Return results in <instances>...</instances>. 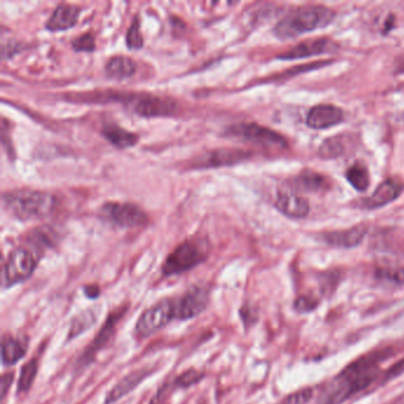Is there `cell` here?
I'll list each match as a JSON object with an SVG mask.
<instances>
[{
    "label": "cell",
    "instance_id": "cell-1",
    "mask_svg": "<svg viewBox=\"0 0 404 404\" xmlns=\"http://www.w3.org/2000/svg\"><path fill=\"white\" fill-rule=\"evenodd\" d=\"M386 351L363 355L329 381L315 386V404H341L355 393L367 389L374 382L379 372V364Z\"/></svg>",
    "mask_w": 404,
    "mask_h": 404
},
{
    "label": "cell",
    "instance_id": "cell-2",
    "mask_svg": "<svg viewBox=\"0 0 404 404\" xmlns=\"http://www.w3.org/2000/svg\"><path fill=\"white\" fill-rule=\"evenodd\" d=\"M336 12L322 5H306L292 10L274 27L280 39L299 37L301 34L325 27L334 22Z\"/></svg>",
    "mask_w": 404,
    "mask_h": 404
},
{
    "label": "cell",
    "instance_id": "cell-3",
    "mask_svg": "<svg viewBox=\"0 0 404 404\" xmlns=\"http://www.w3.org/2000/svg\"><path fill=\"white\" fill-rule=\"evenodd\" d=\"M3 204L13 217L32 221L51 215L56 206V197L49 192L24 189L4 194Z\"/></svg>",
    "mask_w": 404,
    "mask_h": 404
},
{
    "label": "cell",
    "instance_id": "cell-4",
    "mask_svg": "<svg viewBox=\"0 0 404 404\" xmlns=\"http://www.w3.org/2000/svg\"><path fill=\"white\" fill-rule=\"evenodd\" d=\"M208 258V244L199 239L184 241L165 260L163 277H175L194 270Z\"/></svg>",
    "mask_w": 404,
    "mask_h": 404
},
{
    "label": "cell",
    "instance_id": "cell-5",
    "mask_svg": "<svg viewBox=\"0 0 404 404\" xmlns=\"http://www.w3.org/2000/svg\"><path fill=\"white\" fill-rule=\"evenodd\" d=\"M176 319V301L165 298L146 308L135 324L134 336L139 341L152 337Z\"/></svg>",
    "mask_w": 404,
    "mask_h": 404
},
{
    "label": "cell",
    "instance_id": "cell-6",
    "mask_svg": "<svg viewBox=\"0 0 404 404\" xmlns=\"http://www.w3.org/2000/svg\"><path fill=\"white\" fill-rule=\"evenodd\" d=\"M38 258L25 247H17L8 254L3 270V289L29 280L37 268Z\"/></svg>",
    "mask_w": 404,
    "mask_h": 404
},
{
    "label": "cell",
    "instance_id": "cell-7",
    "mask_svg": "<svg viewBox=\"0 0 404 404\" xmlns=\"http://www.w3.org/2000/svg\"><path fill=\"white\" fill-rule=\"evenodd\" d=\"M127 311L128 305H126V306L119 307L115 311L109 313L98 334L95 336L93 341H90L89 345L83 350L82 353L79 357V360H76V370H84V369L89 367L90 364L93 363L99 352L101 351L102 348H105L106 345L112 341L116 329H118L119 322H121V319L124 318Z\"/></svg>",
    "mask_w": 404,
    "mask_h": 404
},
{
    "label": "cell",
    "instance_id": "cell-8",
    "mask_svg": "<svg viewBox=\"0 0 404 404\" xmlns=\"http://www.w3.org/2000/svg\"><path fill=\"white\" fill-rule=\"evenodd\" d=\"M99 217L116 228H137L149 221L146 213L133 203H105L99 209Z\"/></svg>",
    "mask_w": 404,
    "mask_h": 404
},
{
    "label": "cell",
    "instance_id": "cell-9",
    "mask_svg": "<svg viewBox=\"0 0 404 404\" xmlns=\"http://www.w3.org/2000/svg\"><path fill=\"white\" fill-rule=\"evenodd\" d=\"M121 100L132 112L144 118L173 115L178 111V103L170 98H161L150 94L121 96Z\"/></svg>",
    "mask_w": 404,
    "mask_h": 404
},
{
    "label": "cell",
    "instance_id": "cell-10",
    "mask_svg": "<svg viewBox=\"0 0 404 404\" xmlns=\"http://www.w3.org/2000/svg\"><path fill=\"white\" fill-rule=\"evenodd\" d=\"M225 135L230 138L241 139L244 141L253 142L263 147H286L287 140L277 132L263 127L254 122H242L232 125L227 128Z\"/></svg>",
    "mask_w": 404,
    "mask_h": 404
},
{
    "label": "cell",
    "instance_id": "cell-11",
    "mask_svg": "<svg viewBox=\"0 0 404 404\" xmlns=\"http://www.w3.org/2000/svg\"><path fill=\"white\" fill-rule=\"evenodd\" d=\"M176 301V320L195 319L206 311L210 303V291L201 284L187 289Z\"/></svg>",
    "mask_w": 404,
    "mask_h": 404
},
{
    "label": "cell",
    "instance_id": "cell-12",
    "mask_svg": "<svg viewBox=\"0 0 404 404\" xmlns=\"http://www.w3.org/2000/svg\"><path fill=\"white\" fill-rule=\"evenodd\" d=\"M251 157L248 151L236 150V149H218L209 151L194 160L196 169H215L222 166L239 164L241 161L247 160Z\"/></svg>",
    "mask_w": 404,
    "mask_h": 404
},
{
    "label": "cell",
    "instance_id": "cell-13",
    "mask_svg": "<svg viewBox=\"0 0 404 404\" xmlns=\"http://www.w3.org/2000/svg\"><path fill=\"white\" fill-rule=\"evenodd\" d=\"M339 48H338L337 43L332 39L327 37L315 38V39L303 42L277 57L280 60H299V58H306V57L334 53Z\"/></svg>",
    "mask_w": 404,
    "mask_h": 404
},
{
    "label": "cell",
    "instance_id": "cell-14",
    "mask_svg": "<svg viewBox=\"0 0 404 404\" xmlns=\"http://www.w3.org/2000/svg\"><path fill=\"white\" fill-rule=\"evenodd\" d=\"M153 370L151 367H141L138 370H134L127 376H125L122 379L116 383L112 389L109 390L106 395L103 404H115L118 400H120L122 397L127 395L137 389L146 378L150 377Z\"/></svg>",
    "mask_w": 404,
    "mask_h": 404
},
{
    "label": "cell",
    "instance_id": "cell-15",
    "mask_svg": "<svg viewBox=\"0 0 404 404\" xmlns=\"http://www.w3.org/2000/svg\"><path fill=\"white\" fill-rule=\"evenodd\" d=\"M344 120V112L334 105H318L312 107L307 114V125L313 130L334 127Z\"/></svg>",
    "mask_w": 404,
    "mask_h": 404
},
{
    "label": "cell",
    "instance_id": "cell-16",
    "mask_svg": "<svg viewBox=\"0 0 404 404\" xmlns=\"http://www.w3.org/2000/svg\"><path fill=\"white\" fill-rule=\"evenodd\" d=\"M275 206L284 216L294 220L305 218L310 213V203L294 192H277Z\"/></svg>",
    "mask_w": 404,
    "mask_h": 404
},
{
    "label": "cell",
    "instance_id": "cell-17",
    "mask_svg": "<svg viewBox=\"0 0 404 404\" xmlns=\"http://www.w3.org/2000/svg\"><path fill=\"white\" fill-rule=\"evenodd\" d=\"M81 8L76 5H57L53 13L45 23V29L49 31H63L74 27L79 19Z\"/></svg>",
    "mask_w": 404,
    "mask_h": 404
},
{
    "label": "cell",
    "instance_id": "cell-18",
    "mask_svg": "<svg viewBox=\"0 0 404 404\" xmlns=\"http://www.w3.org/2000/svg\"><path fill=\"white\" fill-rule=\"evenodd\" d=\"M403 191V185L396 180L388 179L378 185L374 194L365 199L364 208L367 209H378L393 202Z\"/></svg>",
    "mask_w": 404,
    "mask_h": 404
},
{
    "label": "cell",
    "instance_id": "cell-19",
    "mask_svg": "<svg viewBox=\"0 0 404 404\" xmlns=\"http://www.w3.org/2000/svg\"><path fill=\"white\" fill-rule=\"evenodd\" d=\"M367 232L365 225H357L348 230L326 232L322 235V240L332 247L355 248L362 244Z\"/></svg>",
    "mask_w": 404,
    "mask_h": 404
},
{
    "label": "cell",
    "instance_id": "cell-20",
    "mask_svg": "<svg viewBox=\"0 0 404 404\" xmlns=\"http://www.w3.org/2000/svg\"><path fill=\"white\" fill-rule=\"evenodd\" d=\"M29 348L27 337H15L5 334L1 341V362L5 367H12L27 355Z\"/></svg>",
    "mask_w": 404,
    "mask_h": 404
},
{
    "label": "cell",
    "instance_id": "cell-21",
    "mask_svg": "<svg viewBox=\"0 0 404 404\" xmlns=\"http://www.w3.org/2000/svg\"><path fill=\"white\" fill-rule=\"evenodd\" d=\"M99 315H100L99 307H89L77 313L74 318L71 319L70 324H69L67 343L80 337L81 334L91 329L98 322Z\"/></svg>",
    "mask_w": 404,
    "mask_h": 404
},
{
    "label": "cell",
    "instance_id": "cell-22",
    "mask_svg": "<svg viewBox=\"0 0 404 404\" xmlns=\"http://www.w3.org/2000/svg\"><path fill=\"white\" fill-rule=\"evenodd\" d=\"M327 179L325 177L312 170H303V172L289 180L293 191L319 192L327 189Z\"/></svg>",
    "mask_w": 404,
    "mask_h": 404
},
{
    "label": "cell",
    "instance_id": "cell-23",
    "mask_svg": "<svg viewBox=\"0 0 404 404\" xmlns=\"http://www.w3.org/2000/svg\"><path fill=\"white\" fill-rule=\"evenodd\" d=\"M137 71V64L128 56H113L105 65L106 75L115 81L130 79Z\"/></svg>",
    "mask_w": 404,
    "mask_h": 404
},
{
    "label": "cell",
    "instance_id": "cell-24",
    "mask_svg": "<svg viewBox=\"0 0 404 404\" xmlns=\"http://www.w3.org/2000/svg\"><path fill=\"white\" fill-rule=\"evenodd\" d=\"M101 134L112 145L118 149H128L138 142V135L120 127L116 124H105L102 126Z\"/></svg>",
    "mask_w": 404,
    "mask_h": 404
},
{
    "label": "cell",
    "instance_id": "cell-25",
    "mask_svg": "<svg viewBox=\"0 0 404 404\" xmlns=\"http://www.w3.org/2000/svg\"><path fill=\"white\" fill-rule=\"evenodd\" d=\"M38 367H39V363H38L37 357L31 358L29 362L23 365L20 374H19L18 383H17V393H27V391H30L37 377Z\"/></svg>",
    "mask_w": 404,
    "mask_h": 404
},
{
    "label": "cell",
    "instance_id": "cell-26",
    "mask_svg": "<svg viewBox=\"0 0 404 404\" xmlns=\"http://www.w3.org/2000/svg\"><path fill=\"white\" fill-rule=\"evenodd\" d=\"M346 178H348V183L351 184L357 191H365L370 184L369 172H367V168H364L362 164L352 165L346 172Z\"/></svg>",
    "mask_w": 404,
    "mask_h": 404
},
{
    "label": "cell",
    "instance_id": "cell-27",
    "mask_svg": "<svg viewBox=\"0 0 404 404\" xmlns=\"http://www.w3.org/2000/svg\"><path fill=\"white\" fill-rule=\"evenodd\" d=\"M179 389L184 390L178 376L171 378L158 388L157 393L151 398L150 404H168L173 393Z\"/></svg>",
    "mask_w": 404,
    "mask_h": 404
},
{
    "label": "cell",
    "instance_id": "cell-28",
    "mask_svg": "<svg viewBox=\"0 0 404 404\" xmlns=\"http://www.w3.org/2000/svg\"><path fill=\"white\" fill-rule=\"evenodd\" d=\"M345 153V146L341 137L326 139L319 147V157L322 159H336Z\"/></svg>",
    "mask_w": 404,
    "mask_h": 404
},
{
    "label": "cell",
    "instance_id": "cell-29",
    "mask_svg": "<svg viewBox=\"0 0 404 404\" xmlns=\"http://www.w3.org/2000/svg\"><path fill=\"white\" fill-rule=\"evenodd\" d=\"M279 404H315V386H308L291 393Z\"/></svg>",
    "mask_w": 404,
    "mask_h": 404
},
{
    "label": "cell",
    "instance_id": "cell-30",
    "mask_svg": "<svg viewBox=\"0 0 404 404\" xmlns=\"http://www.w3.org/2000/svg\"><path fill=\"white\" fill-rule=\"evenodd\" d=\"M126 43L128 48L133 50L141 49L144 45V38H142L141 30H140V23L138 17L133 19L131 25L128 27L127 34H126Z\"/></svg>",
    "mask_w": 404,
    "mask_h": 404
},
{
    "label": "cell",
    "instance_id": "cell-31",
    "mask_svg": "<svg viewBox=\"0 0 404 404\" xmlns=\"http://www.w3.org/2000/svg\"><path fill=\"white\" fill-rule=\"evenodd\" d=\"M377 277L391 284H404V267H383L377 270Z\"/></svg>",
    "mask_w": 404,
    "mask_h": 404
},
{
    "label": "cell",
    "instance_id": "cell-32",
    "mask_svg": "<svg viewBox=\"0 0 404 404\" xmlns=\"http://www.w3.org/2000/svg\"><path fill=\"white\" fill-rule=\"evenodd\" d=\"M72 48L76 51H86V53H91L95 50V38H94L93 34H83L79 37H76L72 43Z\"/></svg>",
    "mask_w": 404,
    "mask_h": 404
},
{
    "label": "cell",
    "instance_id": "cell-33",
    "mask_svg": "<svg viewBox=\"0 0 404 404\" xmlns=\"http://www.w3.org/2000/svg\"><path fill=\"white\" fill-rule=\"evenodd\" d=\"M241 320L244 322V327L249 329L258 322V310L251 306L249 303H244L240 310Z\"/></svg>",
    "mask_w": 404,
    "mask_h": 404
},
{
    "label": "cell",
    "instance_id": "cell-34",
    "mask_svg": "<svg viewBox=\"0 0 404 404\" xmlns=\"http://www.w3.org/2000/svg\"><path fill=\"white\" fill-rule=\"evenodd\" d=\"M318 300L311 296H299L294 303L296 310L300 313H308V312L315 311L318 307Z\"/></svg>",
    "mask_w": 404,
    "mask_h": 404
},
{
    "label": "cell",
    "instance_id": "cell-35",
    "mask_svg": "<svg viewBox=\"0 0 404 404\" xmlns=\"http://www.w3.org/2000/svg\"><path fill=\"white\" fill-rule=\"evenodd\" d=\"M15 381V372H5L0 379V400L4 402Z\"/></svg>",
    "mask_w": 404,
    "mask_h": 404
},
{
    "label": "cell",
    "instance_id": "cell-36",
    "mask_svg": "<svg viewBox=\"0 0 404 404\" xmlns=\"http://www.w3.org/2000/svg\"><path fill=\"white\" fill-rule=\"evenodd\" d=\"M19 46H20V44L13 41H8V44L3 43V45H1V56H3V60L11 58L15 53H18Z\"/></svg>",
    "mask_w": 404,
    "mask_h": 404
},
{
    "label": "cell",
    "instance_id": "cell-37",
    "mask_svg": "<svg viewBox=\"0 0 404 404\" xmlns=\"http://www.w3.org/2000/svg\"><path fill=\"white\" fill-rule=\"evenodd\" d=\"M83 293L88 299H98L99 296H101V289L99 284H87L83 287Z\"/></svg>",
    "mask_w": 404,
    "mask_h": 404
}]
</instances>
